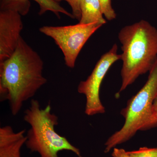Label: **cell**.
Wrapping results in <instances>:
<instances>
[{"instance_id": "obj_1", "label": "cell", "mask_w": 157, "mask_h": 157, "mask_svg": "<svg viewBox=\"0 0 157 157\" xmlns=\"http://www.w3.org/2000/svg\"><path fill=\"white\" fill-rule=\"evenodd\" d=\"M43 66L39 54L21 37L14 53L0 63L1 101H9L13 116L47 82Z\"/></svg>"}, {"instance_id": "obj_2", "label": "cell", "mask_w": 157, "mask_h": 157, "mask_svg": "<svg viewBox=\"0 0 157 157\" xmlns=\"http://www.w3.org/2000/svg\"><path fill=\"white\" fill-rule=\"evenodd\" d=\"M123 62L119 92L149 72L157 60V29L146 21L126 26L118 34Z\"/></svg>"}, {"instance_id": "obj_3", "label": "cell", "mask_w": 157, "mask_h": 157, "mask_svg": "<svg viewBox=\"0 0 157 157\" xmlns=\"http://www.w3.org/2000/svg\"><path fill=\"white\" fill-rule=\"evenodd\" d=\"M51 109L50 104L42 109L38 101L31 100L30 106L25 111L24 116V120L30 126L26 136L27 147L38 153L40 157H58L59 152L63 150L82 157L78 148L56 132L58 117L52 113Z\"/></svg>"}, {"instance_id": "obj_4", "label": "cell", "mask_w": 157, "mask_h": 157, "mask_svg": "<svg viewBox=\"0 0 157 157\" xmlns=\"http://www.w3.org/2000/svg\"><path fill=\"white\" fill-rule=\"evenodd\" d=\"M157 96V60L150 71L145 84L121 111L124 124L107 139L105 144V153L130 140L138 131L151 128L153 105Z\"/></svg>"}, {"instance_id": "obj_5", "label": "cell", "mask_w": 157, "mask_h": 157, "mask_svg": "<svg viewBox=\"0 0 157 157\" xmlns=\"http://www.w3.org/2000/svg\"><path fill=\"white\" fill-rule=\"evenodd\" d=\"M103 25L101 23L95 22L89 24L78 23L63 26H44L39 29V31L54 40L63 54L65 64L68 67L73 68L85 43Z\"/></svg>"}, {"instance_id": "obj_6", "label": "cell", "mask_w": 157, "mask_h": 157, "mask_svg": "<svg viewBox=\"0 0 157 157\" xmlns=\"http://www.w3.org/2000/svg\"><path fill=\"white\" fill-rule=\"evenodd\" d=\"M118 47L115 44L101 57L87 79L79 82L77 90L84 95L86 99L85 113L88 116L104 113L105 108L101 103L100 88L109 68L116 62L121 59V54H117Z\"/></svg>"}, {"instance_id": "obj_7", "label": "cell", "mask_w": 157, "mask_h": 157, "mask_svg": "<svg viewBox=\"0 0 157 157\" xmlns=\"http://www.w3.org/2000/svg\"><path fill=\"white\" fill-rule=\"evenodd\" d=\"M0 63L10 57L17 48L23 29L17 11L0 10Z\"/></svg>"}, {"instance_id": "obj_8", "label": "cell", "mask_w": 157, "mask_h": 157, "mask_svg": "<svg viewBox=\"0 0 157 157\" xmlns=\"http://www.w3.org/2000/svg\"><path fill=\"white\" fill-rule=\"evenodd\" d=\"M39 4L40 10L39 15H42L46 11H50L54 13L58 17L60 13L74 18L72 13L67 11L58 2L54 0H33ZM29 0H1V10H11L17 11L21 15H25L30 9Z\"/></svg>"}, {"instance_id": "obj_9", "label": "cell", "mask_w": 157, "mask_h": 157, "mask_svg": "<svg viewBox=\"0 0 157 157\" xmlns=\"http://www.w3.org/2000/svg\"><path fill=\"white\" fill-rule=\"evenodd\" d=\"M25 132H15L9 125L0 128V157H21V148L26 140Z\"/></svg>"}, {"instance_id": "obj_10", "label": "cell", "mask_w": 157, "mask_h": 157, "mask_svg": "<svg viewBox=\"0 0 157 157\" xmlns=\"http://www.w3.org/2000/svg\"><path fill=\"white\" fill-rule=\"evenodd\" d=\"M81 16L79 23L89 24L94 23H106L99 0H81Z\"/></svg>"}, {"instance_id": "obj_11", "label": "cell", "mask_w": 157, "mask_h": 157, "mask_svg": "<svg viewBox=\"0 0 157 157\" xmlns=\"http://www.w3.org/2000/svg\"><path fill=\"white\" fill-rule=\"evenodd\" d=\"M131 157H157V147H140L138 150L127 151Z\"/></svg>"}, {"instance_id": "obj_12", "label": "cell", "mask_w": 157, "mask_h": 157, "mask_svg": "<svg viewBox=\"0 0 157 157\" xmlns=\"http://www.w3.org/2000/svg\"><path fill=\"white\" fill-rule=\"evenodd\" d=\"M104 17L108 21H112L116 17V14L111 5V0H99Z\"/></svg>"}, {"instance_id": "obj_13", "label": "cell", "mask_w": 157, "mask_h": 157, "mask_svg": "<svg viewBox=\"0 0 157 157\" xmlns=\"http://www.w3.org/2000/svg\"><path fill=\"white\" fill-rule=\"evenodd\" d=\"M59 2L61 1H66L70 5L72 9V13L74 18L80 20L81 14L80 10V2L81 0H54Z\"/></svg>"}, {"instance_id": "obj_14", "label": "cell", "mask_w": 157, "mask_h": 157, "mask_svg": "<svg viewBox=\"0 0 157 157\" xmlns=\"http://www.w3.org/2000/svg\"><path fill=\"white\" fill-rule=\"evenodd\" d=\"M157 126V96L155 99L152 107V113L151 128H153Z\"/></svg>"}, {"instance_id": "obj_15", "label": "cell", "mask_w": 157, "mask_h": 157, "mask_svg": "<svg viewBox=\"0 0 157 157\" xmlns=\"http://www.w3.org/2000/svg\"><path fill=\"white\" fill-rule=\"evenodd\" d=\"M112 157H131L123 149L114 147L112 153Z\"/></svg>"}]
</instances>
